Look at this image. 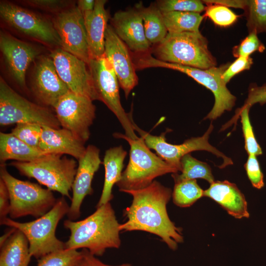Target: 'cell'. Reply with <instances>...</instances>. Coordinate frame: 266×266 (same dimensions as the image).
Wrapping results in <instances>:
<instances>
[{"mask_svg": "<svg viewBox=\"0 0 266 266\" xmlns=\"http://www.w3.org/2000/svg\"><path fill=\"white\" fill-rule=\"evenodd\" d=\"M132 195L131 205L124 214L127 221L120 224V231H142L160 237L169 248L175 250L183 241L180 228L170 220L166 205L172 197L171 189L154 180L146 188L125 191Z\"/></svg>", "mask_w": 266, "mask_h": 266, "instance_id": "1", "label": "cell"}, {"mask_svg": "<svg viewBox=\"0 0 266 266\" xmlns=\"http://www.w3.org/2000/svg\"><path fill=\"white\" fill-rule=\"evenodd\" d=\"M119 226L110 202L83 220H66L64 226L70 234L65 243V248L86 249L96 256H101L108 248L120 247Z\"/></svg>", "mask_w": 266, "mask_h": 266, "instance_id": "2", "label": "cell"}, {"mask_svg": "<svg viewBox=\"0 0 266 266\" xmlns=\"http://www.w3.org/2000/svg\"><path fill=\"white\" fill-rule=\"evenodd\" d=\"M114 136L126 140L130 146L129 163L116 184L120 191L142 189L150 185L159 176L179 171L151 152L142 137L133 140L119 133H115Z\"/></svg>", "mask_w": 266, "mask_h": 266, "instance_id": "3", "label": "cell"}, {"mask_svg": "<svg viewBox=\"0 0 266 266\" xmlns=\"http://www.w3.org/2000/svg\"><path fill=\"white\" fill-rule=\"evenodd\" d=\"M134 64L135 69L163 67L182 72L209 89L214 94L215 103L205 119H216L225 111L231 110L234 105L236 98L228 89L222 78V75L229 64L202 69L164 62L148 53L139 56Z\"/></svg>", "mask_w": 266, "mask_h": 266, "instance_id": "4", "label": "cell"}, {"mask_svg": "<svg viewBox=\"0 0 266 266\" xmlns=\"http://www.w3.org/2000/svg\"><path fill=\"white\" fill-rule=\"evenodd\" d=\"M69 205L65 197L58 199L53 207L36 220L25 223L6 218L0 225L13 227L21 231L26 236L32 257L38 259L51 252L65 248V243L56 236L60 221L67 215Z\"/></svg>", "mask_w": 266, "mask_h": 266, "instance_id": "5", "label": "cell"}, {"mask_svg": "<svg viewBox=\"0 0 266 266\" xmlns=\"http://www.w3.org/2000/svg\"><path fill=\"white\" fill-rule=\"evenodd\" d=\"M156 58L168 63L205 69L216 66L217 61L200 32L168 33L154 48Z\"/></svg>", "mask_w": 266, "mask_h": 266, "instance_id": "6", "label": "cell"}, {"mask_svg": "<svg viewBox=\"0 0 266 266\" xmlns=\"http://www.w3.org/2000/svg\"><path fill=\"white\" fill-rule=\"evenodd\" d=\"M63 155L46 154L29 162H13L10 164L21 174L36 180L47 189L70 199L78 165L75 160Z\"/></svg>", "mask_w": 266, "mask_h": 266, "instance_id": "7", "label": "cell"}, {"mask_svg": "<svg viewBox=\"0 0 266 266\" xmlns=\"http://www.w3.org/2000/svg\"><path fill=\"white\" fill-rule=\"evenodd\" d=\"M0 176L8 189L9 215L12 219L29 215L38 218L50 210L57 201L52 191L48 189L13 176L4 164L0 165Z\"/></svg>", "mask_w": 266, "mask_h": 266, "instance_id": "8", "label": "cell"}, {"mask_svg": "<svg viewBox=\"0 0 266 266\" xmlns=\"http://www.w3.org/2000/svg\"><path fill=\"white\" fill-rule=\"evenodd\" d=\"M34 123L61 128L55 114L47 107L34 103L14 91L0 77V125Z\"/></svg>", "mask_w": 266, "mask_h": 266, "instance_id": "9", "label": "cell"}, {"mask_svg": "<svg viewBox=\"0 0 266 266\" xmlns=\"http://www.w3.org/2000/svg\"><path fill=\"white\" fill-rule=\"evenodd\" d=\"M88 65L100 101L103 102L115 115L127 137L133 140L138 139L132 114L127 113L121 104L119 81L110 63L104 56L91 59Z\"/></svg>", "mask_w": 266, "mask_h": 266, "instance_id": "10", "label": "cell"}, {"mask_svg": "<svg viewBox=\"0 0 266 266\" xmlns=\"http://www.w3.org/2000/svg\"><path fill=\"white\" fill-rule=\"evenodd\" d=\"M133 125L134 131L138 132L148 148L154 150L158 156L176 167L179 171L181 169V158L185 155L196 150L207 151L217 157L222 158L224 163L221 167L233 164L231 159L209 143V134L213 129L212 124L202 136L192 137L180 144H173L167 142L165 137L166 132L159 136L154 135L140 129L134 122Z\"/></svg>", "mask_w": 266, "mask_h": 266, "instance_id": "11", "label": "cell"}, {"mask_svg": "<svg viewBox=\"0 0 266 266\" xmlns=\"http://www.w3.org/2000/svg\"><path fill=\"white\" fill-rule=\"evenodd\" d=\"M90 98L71 91L63 97L54 108L61 128L71 132L86 143L96 117V106Z\"/></svg>", "mask_w": 266, "mask_h": 266, "instance_id": "12", "label": "cell"}, {"mask_svg": "<svg viewBox=\"0 0 266 266\" xmlns=\"http://www.w3.org/2000/svg\"><path fill=\"white\" fill-rule=\"evenodd\" d=\"M0 16L17 31L46 44L59 46L61 42L53 24L27 9L8 1L0 2Z\"/></svg>", "mask_w": 266, "mask_h": 266, "instance_id": "13", "label": "cell"}, {"mask_svg": "<svg viewBox=\"0 0 266 266\" xmlns=\"http://www.w3.org/2000/svg\"><path fill=\"white\" fill-rule=\"evenodd\" d=\"M56 69L70 91L99 100L88 64L75 56L58 48L51 53Z\"/></svg>", "mask_w": 266, "mask_h": 266, "instance_id": "14", "label": "cell"}, {"mask_svg": "<svg viewBox=\"0 0 266 266\" xmlns=\"http://www.w3.org/2000/svg\"><path fill=\"white\" fill-rule=\"evenodd\" d=\"M61 40V48L87 64L91 59L84 17L77 6L58 13L52 22Z\"/></svg>", "mask_w": 266, "mask_h": 266, "instance_id": "15", "label": "cell"}, {"mask_svg": "<svg viewBox=\"0 0 266 266\" xmlns=\"http://www.w3.org/2000/svg\"><path fill=\"white\" fill-rule=\"evenodd\" d=\"M32 90L42 105L54 108L60 100L70 92L58 74L52 59L45 55L39 56L35 62Z\"/></svg>", "mask_w": 266, "mask_h": 266, "instance_id": "16", "label": "cell"}, {"mask_svg": "<svg viewBox=\"0 0 266 266\" xmlns=\"http://www.w3.org/2000/svg\"><path fill=\"white\" fill-rule=\"evenodd\" d=\"M104 38V56L112 66L125 97L128 98L138 83L134 63L127 46L110 25H107Z\"/></svg>", "mask_w": 266, "mask_h": 266, "instance_id": "17", "label": "cell"}, {"mask_svg": "<svg viewBox=\"0 0 266 266\" xmlns=\"http://www.w3.org/2000/svg\"><path fill=\"white\" fill-rule=\"evenodd\" d=\"M0 50L11 75L24 89L27 70L40 54V50L3 31L0 32Z\"/></svg>", "mask_w": 266, "mask_h": 266, "instance_id": "18", "label": "cell"}, {"mask_svg": "<svg viewBox=\"0 0 266 266\" xmlns=\"http://www.w3.org/2000/svg\"><path fill=\"white\" fill-rule=\"evenodd\" d=\"M100 149L89 145L83 156L79 159L76 175L72 186V196L67 214L68 219L75 221L81 215V206L84 198L93 193L92 182L102 162Z\"/></svg>", "mask_w": 266, "mask_h": 266, "instance_id": "19", "label": "cell"}, {"mask_svg": "<svg viewBox=\"0 0 266 266\" xmlns=\"http://www.w3.org/2000/svg\"><path fill=\"white\" fill-rule=\"evenodd\" d=\"M111 22L115 33L130 49L138 53L148 52L152 45L146 38L141 15L135 6L117 11Z\"/></svg>", "mask_w": 266, "mask_h": 266, "instance_id": "20", "label": "cell"}, {"mask_svg": "<svg viewBox=\"0 0 266 266\" xmlns=\"http://www.w3.org/2000/svg\"><path fill=\"white\" fill-rule=\"evenodd\" d=\"M85 144L66 129L42 126L39 149L45 154H66L79 160L86 151Z\"/></svg>", "mask_w": 266, "mask_h": 266, "instance_id": "21", "label": "cell"}, {"mask_svg": "<svg viewBox=\"0 0 266 266\" xmlns=\"http://www.w3.org/2000/svg\"><path fill=\"white\" fill-rule=\"evenodd\" d=\"M106 0H96L93 10L83 15L91 59L104 56L105 33L110 18L105 9Z\"/></svg>", "mask_w": 266, "mask_h": 266, "instance_id": "22", "label": "cell"}, {"mask_svg": "<svg viewBox=\"0 0 266 266\" xmlns=\"http://www.w3.org/2000/svg\"><path fill=\"white\" fill-rule=\"evenodd\" d=\"M203 196L212 199L236 219L249 217L244 195L235 184L228 181H214L204 191Z\"/></svg>", "mask_w": 266, "mask_h": 266, "instance_id": "23", "label": "cell"}, {"mask_svg": "<svg viewBox=\"0 0 266 266\" xmlns=\"http://www.w3.org/2000/svg\"><path fill=\"white\" fill-rule=\"evenodd\" d=\"M127 155V152L121 145L111 147L105 151L102 163L105 169L104 184L97 208L113 199L112 189L121 179Z\"/></svg>", "mask_w": 266, "mask_h": 266, "instance_id": "24", "label": "cell"}, {"mask_svg": "<svg viewBox=\"0 0 266 266\" xmlns=\"http://www.w3.org/2000/svg\"><path fill=\"white\" fill-rule=\"evenodd\" d=\"M44 154L40 149L29 146L11 133H0V160L2 164L9 160L29 162Z\"/></svg>", "mask_w": 266, "mask_h": 266, "instance_id": "25", "label": "cell"}, {"mask_svg": "<svg viewBox=\"0 0 266 266\" xmlns=\"http://www.w3.org/2000/svg\"><path fill=\"white\" fill-rule=\"evenodd\" d=\"M31 257L26 236L17 229L0 247V266H28Z\"/></svg>", "mask_w": 266, "mask_h": 266, "instance_id": "26", "label": "cell"}, {"mask_svg": "<svg viewBox=\"0 0 266 266\" xmlns=\"http://www.w3.org/2000/svg\"><path fill=\"white\" fill-rule=\"evenodd\" d=\"M135 6L141 13L146 38L151 45L158 44L168 33L162 12L154 4L144 7L139 2Z\"/></svg>", "mask_w": 266, "mask_h": 266, "instance_id": "27", "label": "cell"}, {"mask_svg": "<svg viewBox=\"0 0 266 266\" xmlns=\"http://www.w3.org/2000/svg\"><path fill=\"white\" fill-rule=\"evenodd\" d=\"M162 13L168 33L200 32L199 27L203 17L200 13L180 11Z\"/></svg>", "mask_w": 266, "mask_h": 266, "instance_id": "28", "label": "cell"}, {"mask_svg": "<svg viewBox=\"0 0 266 266\" xmlns=\"http://www.w3.org/2000/svg\"><path fill=\"white\" fill-rule=\"evenodd\" d=\"M181 174H172L174 182L202 178L211 184L214 181L210 166L206 164L193 157L189 153L181 159Z\"/></svg>", "mask_w": 266, "mask_h": 266, "instance_id": "29", "label": "cell"}, {"mask_svg": "<svg viewBox=\"0 0 266 266\" xmlns=\"http://www.w3.org/2000/svg\"><path fill=\"white\" fill-rule=\"evenodd\" d=\"M172 193L173 203L180 207L192 205L203 197L204 191L198 184L196 179L175 181Z\"/></svg>", "mask_w": 266, "mask_h": 266, "instance_id": "30", "label": "cell"}, {"mask_svg": "<svg viewBox=\"0 0 266 266\" xmlns=\"http://www.w3.org/2000/svg\"><path fill=\"white\" fill-rule=\"evenodd\" d=\"M244 11L249 33H266V0H247Z\"/></svg>", "mask_w": 266, "mask_h": 266, "instance_id": "31", "label": "cell"}, {"mask_svg": "<svg viewBox=\"0 0 266 266\" xmlns=\"http://www.w3.org/2000/svg\"><path fill=\"white\" fill-rule=\"evenodd\" d=\"M81 255V251L64 248L38 259L36 266H73Z\"/></svg>", "mask_w": 266, "mask_h": 266, "instance_id": "32", "label": "cell"}, {"mask_svg": "<svg viewBox=\"0 0 266 266\" xmlns=\"http://www.w3.org/2000/svg\"><path fill=\"white\" fill-rule=\"evenodd\" d=\"M155 4L162 12L180 11L200 13L205 8L202 1L199 0H159Z\"/></svg>", "mask_w": 266, "mask_h": 266, "instance_id": "33", "label": "cell"}, {"mask_svg": "<svg viewBox=\"0 0 266 266\" xmlns=\"http://www.w3.org/2000/svg\"><path fill=\"white\" fill-rule=\"evenodd\" d=\"M250 107L242 106L239 111L241 117L242 131L245 140V148L248 155L258 156L262 154L261 147L255 137L253 128L251 124L249 111Z\"/></svg>", "mask_w": 266, "mask_h": 266, "instance_id": "34", "label": "cell"}, {"mask_svg": "<svg viewBox=\"0 0 266 266\" xmlns=\"http://www.w3.org/2000/svg\"><path fill=\"white\" fill-rule=\"evenodd\" d=\"M42 126L34 123H20L12 130L11 133L29 146L39 149Z\"/></svg>", "mask_w": 266, "mask_h": 266, "instance_id": "35", "label": "cell"}, {"mask_svg": "<svg viewBox=\"0 0 266 266\" xmlns=\"http://www.w3.org/2000/svg\"><path fill=\"white\" fill-rule=\"evenodd\" d=\"M205 16L220 27H228L233 24L239 16L228 7L219 4H208L205 7Z\"/></svg>", "mask_w": 266, "mask_h": 266, "instance_id": "36", "label": "cell"}, {"mask_svg": "<svg viewBox=\"0 0 266 266\" xmlns=\"http://www.w3.org/2000/svg\"><path fill=\"white\" fill-rule=\"evenodd\" d=\"M265 49V45L259 40L257 34L249 33L238 45L233 48V54L237 58L249 57L255 51L263 52Z\"/></svg>", "mask_w": 266, "mask_h": 266, "instance_id": "37", "label": "cell"}, {"mask_svg": "<svg viewBox=\"0 0 266 266\" xmlns=\"http://www.w3.org/2000/svg\"><path fill=\"white\" fill-rule=\"evenodd\" d=\"M244 167L252 186L258 189L262 188L265 185L264 175L256 156L249 155Z\"/></svg>", "mask_w": 266, "mask_h": 266, "instance_id": "38", "label": "cell"}, {"mask_svg": "<svg viewBox=\"0 0 266 266\" xmlns=\"http://www.w3.org/2000/svg\"><path fill=\"white\" fill-rule=\"evenodd\" d=\"M253 64V59L249 57H239L225 70L222 78L226 84L236 74L245 70L249 69Z\"/></svg>", "mask_w": 266, "mask_h": 266, "instance_id": "39", "label": "cell"}, {"mask_svg": "<svg viewBox=\"0 0 266 266\" xmlns=\"http://www.w3.org/2000/svg\"><path fill=\"white\" fill-rule=\"evenodd\" d=\"M26 3L36 7L57 13L66 9L69 1L62 0H25Z\"/></svg>", "mask_w": 266, "mask_h": 266, "instance_id": "40", "label": "cell"}, {"mask_svg": "<svg viewBox=\"0 0 266 266\" xmlns=\"http://www.w3.org/2000/svg\"><path fill=\"white\" fill-rule=\"evenodd\" d=\"M256 103L261 105L266 103V84L261 86L251 85L248 90V97L243 106L251 107Z\"/></svg>", "mask_w": 266, "mask_h": 266, "instance_id": "41", "label": "cell"}, {"mask_svg": "<svg viewBox=\"0 0 266 266\" xmlns=\"http://www.w3.org/2000/svg\"><path fill=\"white\" fill-rule=\"evenodd\" d=\"M81 252V257L73 266H132L130 263H123L118 265L106 264L92 254L86 249H82Z\"/></svg>", "mask_w": 266, "mask_h": 266, "instance_id": "42", "label": "cell"}, {"mask_svg": "<svg viewBox=\"0 0 266 266\" xmlns=\"http://www.w3.org/2000/svg\"><path fill=\"white\" fill-rule=\"evenodd\" d=\"M10 209V199L8 189L0 178V221L7 218Z\"/></svg>", "mask_w": 266, "mask_h": 266, "instance_id": "43", "label": "cell"}, {"mask_svg": "<svg viewBox=\"0 0 266 266\" xmlns=\"http://www.w3.org/2000/svg\"><path fill=\"white\" fill-rule=\"evenodd\" d=\"M203 3L208 4H219L226 7L241 8L244 10L247 0H205Z\"/></svg>", "mask_w": 266, "mask_h": 266, "instance_id": "44", "label": "cell"}, {"mask_svg": "<svg viewBox=\"0 0 266 266\" xmlns=\"http://www.w3.org/2000/svg\"><path fill=\"white\" fill-rule=\"evenodd\" d=\"M95 1L94 0H79L77 1V6L83 14L85 12L93 10Z\"/></svg>", "mask_w": 266, "mask_h": 266, "instance_id": "45", "label": "cell"}, {"mask_svg": "<svg viewBox=\"0 0 266 266\" xmlns=\"http://www.w3.org/2000/svg\"><path fill=\"white\" fill-rule=\"evenodd\" d=\"M17 229L13 227H9V229L0 236V247H1L6 241L12 235Z\"/></svg>", "mask_w": 266, "mask_h": 266, "instance_id": "46", "label": "cell"}]
</instances>
